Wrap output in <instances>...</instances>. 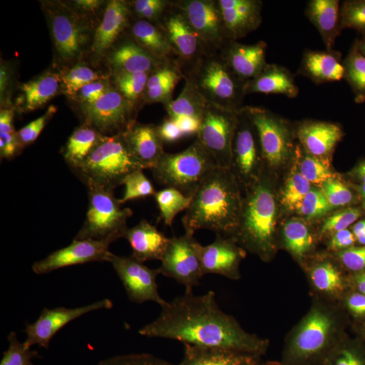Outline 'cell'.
<instances>
[{
  "instance_id": "24",
  "label": "cell",
  "mask_w": 365,
  "mask_h": 365,
  "mask_svg": "<svg viewBox=\"0 0 365 365\" xmlns=\"http://www.w3.org/2000/svg\"><path fill=\"white\" fill-rule=\"evenodd\" d=\"M148 119V113L128 98H115L96 116L98 136L105 143H111L126 129Z\"/></svg>"
},
{
  "instance_id": "4",
  "label": "cell",
  "mask_w": 365,
  "mask_h": 365,
  "mask_svg": "<svg viewBox=\"0 0 365 365\" xmlns=\"http://www.w3.org/2000/svg\"><path fill=\"white\" fill-rule=\"evenodd\" d=\"M278 117L314 155L343 165L364 162L365 123L353 114L332 81H309Z\"/></svg>"
},
{
  "instance_id": "18",
  "label": "cell",
  "mask_w": 365,
  "mask_h": 365,
  "mask_svg": "<svg viewBox=\"0 0 365 365\" xmlns=\"http://www.w3.org/2000/svg\"><path fill=\"white\" fill-rule=\"evenodd\" d=\"M232 295L240 316V329L255 340H258L262 326L269 319L279 316L287 302V297L255 281L235 287Z\"/></svg>"
},
{
  "instance_id": "11",
  "label": "cell",
  "mask_w": 365,
  "mask_h": 365,
  "mask_svg": "<svg viewBox=\"0 0 365 365\" xmlns=\"http://www.w3.org/2000/svg\"><path fill=\"white\" fill-rule=\"evenodd\" d=\"M167 95L180 110H225L254 97L228 83L212 69L191 64L168 81Z\"/></svg>"
},
{
  "instance_id": "9",
  "label": "cell",
  "mask_w": 365,
  "mask_h": 365,
  "mask_svg": "<svg viewBox=\"0 0 365 365\" xmlns=\"http://www.w3.org/2000/svg\"><path fill=\"white\" fill-rule=\"evenodd\" d=\"M259 13L248 16L242 43L248 48L259 78L267 83L271 93L268 102L273 98H283L281 110L313 79L309 78L299 54L285 39L272 16L263 7Z\"/></svg>"
},
{
  "instance_id": "26",
  "label": "cell",
  "mask_w": 365,
  "mask_h": 365,
  "mask_svg": "<svg viewBox=\"0 0 365 365\" xmlns=\"http://www.w3.org/2000/svg\"><path fill=\"white\" fill-rule=\"evenodd\" d=\"M78 168L81 165H72L71 170L36 190L26 199L31 222L48 215L54 210L68 189L72 178L78 173Z\"/></svg>"
},
{
  "instance_id": "31",
  "label": "cell",
  "mask_w": 365,
  "mask_h": 365,
  "mask_svg": "<svg viewBox=\"0 0 365 365\" xmlns=\"http://www.w3.org/2000/svg\"><path fill=\"white\" fill-rule=\"evenodd\" d=\"M160 136L155 124L141 122L126 129L120 135V144L128 155H138L150 148Z\"/></svg>"
},
{
  "instance_id": "1",
  "label": "cell",
  "mask_w": 365,
  "mask_h": 365,
  "mask_svg": "<svg viewBox=\"0 0 365 365\" xmlns=\"http://www.w3.org/2000/svg\"><path fill=\"white\" fill-rule=\"evenodd\" d=\"M362 283L343 253L319 255L300 276L274 326L278 347L309 344L349 356L364 313Z\"/></svg>"
},
{
  "instance_id": "33",
  "label": "cell",
  "mask_w": 365,
  "mask_h": 365,
  "mask_svg": "<svg viewBox=\"0 0 365 365\" xmlns=\"http://www.w3.org/2000/svg\"><path fill=\"white\" fill-rule=\"evenodd\" d=\"M20 170L16 165H4L0 170V200H18L21 199Z\"/></svg>"
},
{
  "instance_id": "17",
  "label": "cell",
  "mask_w": 365,
  "mask_h": 365,
  "mask_svg": "<svg viewBox=\"0 0 365 365\" xmlns=\"http://www.w3.org/2000/svg\"><path fill=\"white\" fill-rule=\"evenodd\" d=\"M312 155L313 153L279 121L270 143L264 150L250 153L248 160L255 177L279 174L302 178Z\"/></svg>"
},
{
  "instance_id": "2",
  "label": "cell",
  "mask_w": 365,
  "mask_h": 365,
  "mask_svg": "<svg viewBox=\"0 0 365 365\" xmlns=\"http://www.w3.org/2000/svg\"><path fill=\"white\" fill-rule=\"evenodd\" d=\"M216 255L201 237L185 201L153 203L148 215L111 259L130 281L170 287L194 261Z\"/></svg>"
},
{
  "instance_id": "20",
  "label": "cell",
  "mask_w": 365,
  "mask_h": 365,
  "mask_svg": "<svg viewBox=\"0 0 365 365\" xmlns=\"http://www.w3.org/2000/svg\"><path fill=\"white\" fill-rule=\"evenodd\" d=\"M215 255L204 256L187 268L185 277L188 279L186 294L180 302L182 307L195 300L232 294L235 287L227 272L215 261Z\"/></svg>"
},
{
  "instance_id": "36",
  "label": "cell",
  "mask_w": 365,
  "mask_h": 365,
  "mask_svg": "<svg viewBox=\"0 0 365 365\" xmlns=\"http://www.w3.org/2000/svg\"><path fill=\"white\" fill-rule=\"evenodd\" d=\"M112 4L120 11L131 16H138L145 13L151 6V2L146 0H118V1H113Z\"/></svg>"
},
{
  "instance_id": "34",
  "label": "cell",
  "mask_w": 365,
  "mask_h": 365,
  "mask_svg": "<svg viewBox=\"0 0 365 365\" xmlns=\"http://www.w3.org/2000/svg\"><path fill=\"white\" fill-rule=\"evenodd\" d=\"M290 352V350L278 347L272 354L254 357L253 365H299L292 359Z\"/></svg>"
},
{
  "instance_id": "5",
  "label": "cell",
  "mask_w": 365,
  "mask_h": 365,
  "mask_svg": "<svg viewBox=\"0 0 365 365\" xmlns=\"http://www.w3.org/2000/svg\"><path fill=\"white\" fill-rule=\"evenodd\" d=\"M133 312L128 330L113 360L139 359L174 361L186 356L190 333L199 323L193 312L182 313L170 287L146 280L131 281Z\"/></svg>"
},
{
  "instance_id": "14",
  "label": "cell",
  "mask_w": 365,
  "mask_h": 365,
  "mask_svg": "<svg viewBox=\"0 0 365 365\" xmlns=\"http://www.w3.org/2000/svg\"><path fill=\"white\" fill-rule=\"evenodd\" d=\"M153 203L134 188L117 192L110 198L103 208L96 230L98 242L109 256L128 241Z\"/></svg>"
},
{
  "instance_id": "30",
  "label": "cell",
  "mask_w": 365,
  "mask_h": 365,
  "mask_svg": "<svg viewBox=\"0 0 365 365\" xmlns=\"http://www.w3.org/2000/svg\"><path fill=\"white\" fill-rule=\"evenodd\" d=\"M264 127L265 125H253L239 130L220 134L218 144L220 150L225 153H246L250 155L254 153Z\"/></svg>"
},
{
  "instance_id": "16",
  "label": "cell",
  "mask_w": 365,
  "mask_h": 365,
  "mask_svg": "<svg viewBox=\"0 0 365 365\" xmlns=\"http://www.w3.org/2000/svg\"><path fill=\"white\" fill-rule=\"evenodd\" d=\"M88 122L86 113L74 110L36 125L32 134L37 143L39 165H53L76 150L88 134Z\"/></svg>"
},
{
  "instance_id": "10",
  "label": "cell",
  "mask_w": 365,
  "mask_h": 365,
  "mask_svg": "<svg viewBox=\"0 0 365 365\" xmlns=\"http://www.w3.org/2000/svg\"><path fill=\"white\" fill-rule=\"evenodd\" d=\"M185 203L199 234L215 254H230L248 228L237 189L203 185Z\"/></svg>"
},
{
  "instance_id": "3",
  "label": "cell",
  "mask_w": 365,
  "mask_h": 365,
  "mask_svg": "<svg viewBox=\"0 0 365 365\" xmlns=\"http://www.w3.org/2000/svg\"><path fill=\"white\" fill-rule=\"evenodd\" d=\"M327 250L318 234L294 210L268 230L247 228L227 256L240 277L264 283L288 297L300 276Z\"/></svg>"
},
{
  "instance_id": "27",
  "label": "cell",
  "mask_w": 365,
  "mask_h": 365,
  "mask_svg": "<svg viewBox=\"0 0 365 365\" xmlns=\"http://www.w3.org/2000/svg\"><path fill=\"white\" fill-rule=\"evenodd\" d=\"M256 4L246 0H205L201 4L204 20L220 29L237 28Z\"/></svg>"
},
{
  "instance_id": "15",
  "label": "cell",
  "mask_w": 365,
  "mask_h": 365,
  "mask_svg": "<svg viewBox=\"0 0 365 365\" xmlns=\"http://www.w3.org/2000/svg\"><path fill=\"white\" fill-rule=\"evenodd\" d=\"M199 51L213 71L239 90L251 95L260 81L248 48L220 31L204 34Z\"/></svg>"
},
{
  "instance_id": "28",
  "label": "cell",
  "mask_w": 365,
  "mask_h": 365,
  "mask_svg": "<svg viewBox=\"0 0 365 365\" xmlns=\"http://www.w3.org/2000/svg\"><path fill=\"white\" fill-rule=\"evenodd\" d=\"M31 222L26 200H0V232L2 237L14 240L25 232Z\"/></svg>"
},
{
  "instance_id": "12",
  "label": "cell",
  "mask_w": 365,
  "mask_h": 365,
  "mask_svg": "<svg viewBox=\"0 0 365 365\" xmlns=\"http://www.w3.org/2000/svg\"><path fill=\"white\" fill-rule=\"evenodd\" d=\"M192 21L193 13L188 2L170 0L163 4L141 56L140 73L144 78L153 79L169 67L188 40Z\"/></svg>"
},
{
  "instance_id": "23",
  "label": "cell",
  "mask_w": 365,
  "mask_h": 365,
  "mask_svg": "<svg viewBox=\"0 0 365 365\" xmlns=\"http://www.w3.org/2000/svg\"><path fill=\"white\" fill-rule=\"evenodd\" d=\"M347 260L365 281V160L359 165L356 188L348 220V241L344 252Z\"/></svg>"
},
{
  "instance_id": "39",
  "label": "cell",
  "mask_w": 365,
  "mask_h": 365,
  "mask_svg": "<svg viewBox=\"0 0 365 365\" xmlns=\"http://www.w3.org/2000/svg\"><path fill=\"white\" fill-rule=\"evenodd\" d=\"M9 111H7V108L6 105H4L2 103L1 105V134L2 136L4 135V133H6L7 129V123H9Z\"/></svg>"
},
{
  "instance_id": "35",
  "label": "cell",
  "mask_w": 365,
  "mask_h": 365,
  "mask_svg": "<svg viewBox=\"0 0 365 365\" xmlns=\"http://www.w3.org/2000/svg\"><path fill=\"white\" fill-rule=\"evenodd\" d=\"M347 357H349L356 365H365V297L359 337H357L356 343H355L351 353Z\"/></svg>"
},
{
  "instance_id": "7",
  "label": "cell",
  "mask_w": 365,
  "mask_h": 365,
  "mask_svg": "<svg viewBox=\"0 0 365 365\" xmlns=\"http://www.w3.org/2000/svg\"><path fill=\"white\" fill-rule=\"evenodd\" d=\"M199 155L180 137L162 135L148 150L124 160L132 185L148 199L186 201L202 188Z\"/></svg>"
},
{
  "instance_id": "19",
  "label": "cell",
  "mask_w": 365,
  "mask_h": 365,
  "mask_svg": "<svg viewBox=\"0 0 365 365\" xmlns=\"http://www.w3.org/2000/svg\"><path fill=\"white\" fill-rule=\"evenodd\" d=\"M341 56L355 61L365 56V0H329Z\"/></svg>"
},
{
  "instance_id": "25",
  "label": "cell",
  "mask_w": 365,
  "mask_h": 365,
  "mask_svg": "<svg viewBox=\"0 0 365 365\" xmlns=\"http://www.w3.org/2000/svg\"><path fill=\"white\" fill-rule=\"evenodd\" d=\"M332 83L353 114L365 123V66L344 60L332 74Z\"/></svg>"
},
{
  "instance_id": "6",
  "label": "cell",
  "mask_w": 365,
  "mask_h": 365,
  "mask_svg": "<svg viewBox=\"0 0 365 365\" xmlns=\"http://www.w3.org/2000/svg\"><path fill=\"white\" fill-rule=\"evenodd\" d=\"M359 165H343L313 153L302 175L294 210L329 251L343 253L347 245L348 220Z\"/></svg>"
},
{
  "instance_id": "37",
  "label": "cell",
  "mask_w": 365,
  "mask_h": 365,
  "mask_svg": "<svg viewBox=\"0 0 365 365\" xmlns=\"http://www.w3.org/2000/svg\"><path fill=\"white\" fill-rule=\"evenodd\" d=\"M168 362L163 360H144L139 359H129L120 360H110L108 365H168Z\"/></svg>"
},
{
  "instance_id": "38",
  "label": "cell",
  "mask_w": 365,
  "mask_h": 365,
  "mask_svg": "<svg viewBox=\"0 0 365 365\" xmlns=\"http://www.w3.org/2000/svg\"><path fill=\"white\" fill-rule=\"evenodd\" d=\"M318 365H356L349 357L324 353V359Z\"/></svg>"
},
{
  "instance_id": "32",
  "label": "cell",
  "mask_w": 365,
  "mask_h": 365,
  "mask_svg": "<svg viewBox=\"0 0 365 365\" xmlns=\"http://www.w3.org/2000/svg\"><path fill=\"white\" fill-rule=\"evenodd\" d=\"M258 178V177H257ZM267 187L275 204L297 201L302 188V178L292 175H267L259 178Z\"/></svg>"
},
{
  "instance_id": "22",
  "label": "cell",
  "mask_w": 365,
  "mask_h": 365,
  "mask_svg": "<svg viewBox=\"0 0 365 365\" xmlns=\"http://www.w3.org/2000/svg\"><path fill=\"white\" fill-rule=\"evenodd\" d=\"M186 357L194 365H253L254 357L220 330L192 342Z\"/></svg>"
},
{
  "instance_id": "8",
  "label": "cell",
  "mask_w": 365,
  "mask_h": 365,
  "mask_svg": "<svg viewBox=\"0 0 365 365\" xmlns=\"http://www.w3.org/2000/svg\"><path fill=\"white\" fill-rule=\"evenodd\" d=\"M263 9L299 54L309 78L330 76L344 61L327 1L282 0L264 4Z\"/></svg>"
},
{
  "instance_id": "13",
  "label": "cell",
  "mask_w": 365,
  "mask_h": 365,
  "mask_svg": "<svg viewBox=\"0 0 365 365\" xmlns=\"http://www.w3.org/2000/svg\"><path fill=\"white\" fill-rule=\"evenodd\" d=\"M78 51L88 81L98 91L116 85L123 71V52L109 29L97 21L78 28Z\"/></svg>"
},
{
  "instance_id": "29",
  "label": "cell",
  "mask_w": 365,
  "mask_h": 365,
  "mask_svg": "<svg viewBox=\"0 0 365 365\" xmlns=\"http://www.w3.org/2000/svg\"><path fill=\"white\" fill-rule=\"evenodd\" d=\"M237 198L246 215L264 212L276 205L267 187L259 178L252 177L237 189Z\"/></svg>"
},
{
  "instance_id": "21",
  "label": "cell",
  "mask_w": 365,
  "mask_h": 365,
  "mask_svg": "<svg viewBox=\"0 0 365 365\" xmlns=\"http://www.w3.org/2000/svg\"><path fill=\"white\" fill-rule=\"evenodd\" d=\"M222 110H179L175 124L180 139L199 155L220 133Z\"/></svg>"
}]
</instances>
